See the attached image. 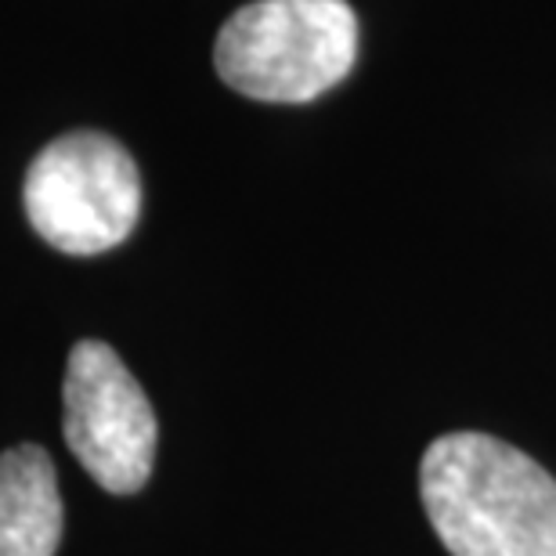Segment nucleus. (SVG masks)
<instances>
[{"label": "nucleus", "instance_id": "1", "mask_svg": "<svg viewBox=\"0 0 556 556\" xmlns=\"http://www.w3.org/2000/svg\"><path fill=\"white\" fill-rule=\"evenodd\" d=\"M419 495L452 556H556V477L488 433H444L419 463Z\"/></svg>", "mask_w": 556, "mask_h": 556}, {"label": "nucleus", "instance_id": "2", "mask_svg": "<svg viewBox=\"0 0 556 556\" xmlns=\"http://www.w3.org/2000/svg\"><path fill=\"white\" fill-rule=\"evenodd\" d=\"M358 15L348 0H253L217 33L214 65L231 91L300 105L351 73Z\"/></svg>", "mask_w": 556, "mask_h": 556}, {"label": "nucleus", "instance_id": "3", "mask_svg": "<svg viewBox=\"0 0 556 556\" xmlns=\"http://www.w3.org/2000/svg\"><path fill=\"white\" fill-rule=\"evenodd\" d=\"M22 203L33 231L70 257L119 247L141 217L138 163L102 130H73L29 163Z\"/></svg>", "mask_w": 556, "mask_h": 556}, {"label": "nucleus", "instance_id": "4", "mask_svg": "<svg viewBox=\"0 0 556 556\" xmlns=\"http://www.w3.org/2000/svg\"><path fill=\"white\" fill-rule=\"evenodd\" d=\"M65 444L105 492L135 495L155 463V413L109 343H76L65 365Z\"/></svg>", "mask_w": 556, "mask_h": 556}, {"label": "nucleus", "instance_id": "5", "mask_svg": "<svg viewBox=\"0 0 556 556\" xmlns=\"http://www.w3.org/2000/svg\"><path fill=\"white\" fill-rule=\"evenodd\" d=\"M62 542V495L51 455L18 444L0 455V556H54Z\"/></svg>", "mask_w": 556, "mask_h": 556}]
</instances>
